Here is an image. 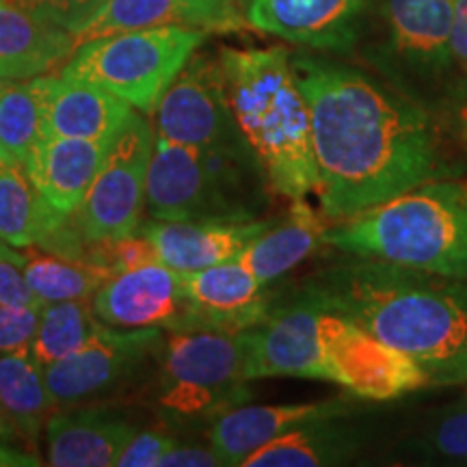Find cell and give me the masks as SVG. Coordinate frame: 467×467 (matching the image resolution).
<instances>
[{"label":"cell","mask_w":467,"mask_h":467,"mask_svg":"<svg viewBox=\"0 0 467 467\" xmlns=\"http://www.w3.org/2000/svg\"><path fill=\"white\" fill-rule=\"evenodd\" d=\"M290 61L309 110L314 195L331 223L465 171L437 110L344 63L312 55Z\"/></svg>","instance_id":"1"},{"label":"cell","mask_w":467,"mask_h":467,"mask_svg":"<svg viewBox=\"0 0 467 467\" xmlns=\"http://www.w3.org/2000/svg\"><path fill=\"white\" fill-rule=\"evenodd\" d=\"M303 285L327 309L416 359L431 385L467 383V279L347 255Z\"/></svg>","instance_id":"2"},{"label":"cell","mask_w":467,"mask_h":467,"mask_svg":"<svg viewBox=\"0 0 467 467\" xmlns=\"http://www.w3.org/2000/svg\"><path fill=\"white\" fill-rule=\"evenodd\" d=\"M227 98L249 148L275 195L301 200L318 189L312 126L296 85L292 52L271 48H221Z\"/></svg>","instance_id":"3"},{"label":"cell","mask_w":467,"mask_h":467,"mask_svg":"<svg viewBox=\"0 0 467 467\" xmlns=\"http://www.w3.org/2000/svg\"><path fill=\"white\" fill-rule=\"evenodd\" d=\"M325 244L435 275L467 279V184L433 180L327 230Z\"/></svg>","instance_id":"4"},{"label":"cell","mask_w":467,"mask_h":467,"mask_svg":"<svg viewBox=\"0 0 467 467\" xmlns=\"http://www.w3.org/2000/svg\"><path fill=\"white\" fill-rule=\"evenodd\" d=\"M265 169L254 151L202 150L156 139L145 210L162 221H255L268 202Z\"/></svg>","instance_id":"5"},{"label":"cell","mask_w":467,"mask_h":467,"mask_svg":"<svg viewBox=\"0 0 467 467\" xmlns=\"http://www.w3.org/2000/svg\"><path fill=\"white\" fill-rule=\"evenodd\" d=\"M208 33L159 26L110 33L76 46L58 76L102 87L143 115H154L175 76Z\"/></svg>","instance_id":"6"},{"label":"cell","mask_w":467,"mask_h":467,"mask_svg":"<svg viewBox=\"0 0 467 467\" xmlns=\"http://www.w3.org/2000/svg\"><path fill=\"white\" fill-rule=\"evenodd\" d=\"M159 361V409L182 424H213L251 399L243 334L167 331Z\"/></svg>","instance_id":"7"},{"label":"cell","mask_w":467,"mask_h":467,"mask_svg":"<svg viewBox=\"0 0 467 467\" xmlns=\"http://www.w3.org/2000/svg\"><path fill=\"white\" fill-rule=\"evenodd\" d=\"M452 0H385L388 48L400 91L424 107L448 113L454 100Z\"/></svg>","instance_id":"8"},{"label":"cell","mask_w":467,"mask_h":467,"mask_svg":"<svg viewBox=\"0 0 467 467\" xmlns=\"http://www.w3.org/2000/svg\"><path fill=\"white\" fill-rule=\"evenodd\" d=\"M156 132L132 110L110 143L107 161L72 214L87 243H109L139 232L145 213L148 169Z\"/></svg>","instance_id":"9"},{"label":"cell","mask_w":467,"mask_h":467,"mask_svg":"<svg viewBox=\"0 0 467 467\" xmlns=\"http://www.w3.org/2000/svg\"><path fill=\"white\" fill-rule=\"evenodd\" d=\"M165 329H119L107 325L83 348L44 368L55 407H74L119 392L159 364Z\"/></svg>","instance_id":"10"},{"label":"cell","mask_w":467,"mask_h":467,"mask_svg":"<svg viewBox=\"0 0 467 467\" xmlns=\"http://www.w3.org/2000/svg\"><path fill=\"white\" fill-rule=\"evenodd\" d=\"M156 139L202 150L254 151L227 98L219 55L195 52L154 110Z\"/></svg>","instance_id":"11"},{"label":"cell","mask_w":467,"mask_h":467,"mask_svg":"<svg viewBox=\"0 0 467 467\" xmlns=\"http://www.w3.org/2000/svg\"><path fill=\"white\" fill-rule=\"evenodd\" d=\"M320 337L331 368V383L342 385L359 399L394 400L431 388L429 377L416 359L325 306L320 314Z\"/></svg>","instance_id":"12"},{"label":"cell","mask_w":467,"mask_h":467,"mask_svg":"<svg viewBox=\"0 0 467 467\" xmlns=\"http://www.w3.org/2000/svg\"><path fill=\"white\" fill-rule=\"evenodd\" d=\"M320 301L301 285L288 301L273 303L260 325L243 331L244 375L249 381L268 377L331 381L320 337Z\"/></svg>","instance_id":"13"},{"label":"cell","mask_w":467,"mask_h":467,"mask_svg":"<svg viewBox=\"0 0 467 467\" xmlns=\"http://www.w3.org/2000/svg\"><path fill=\"white\" fill-rule=\"evenodd\" d=\"M91 307L104 325L119 329L159 327L182 331L189 299L182 275L154 260L117 273L91 296Z\"/></svg>","instance_id":"14"},{"label":"cell","mask_w":467,"mask_h":467,"mask_svg":"<svg viewBox=\"0 0 467 467\" xmlns=\"http://www.w3.org/2000/svg\"><path fill=\"white\" fill-rule=\"evenodd\" d=\"M180 275L189 299L182 331L243 334L260 325L275 303L268 284L251 275L238 260Z\"/></svg>","instance_id":"15"},{"label":"cell","mask_w":467,"mask_h":467,"mask_svg":"<svg viewBox=\"0 0 467 467\" xmlns=\"http://www.w3.org/2000/svg\"><path fill=\"white\" fill-rule=\"evenodd\" d=\"M366 0H247L244 20L255 31L317 50L355 44Z\"/></svg>","instance_id":"16"},{"label":"cell","mask_w":467,"mask_h":467,"mask_svg":"<svg viewBox=\"0 0 467 467\" xmlns=\"http://www.w3.org/2000/svg\"><path fill=\"white\" fill-rule=\"evenodd\" d=\"M180 26L203 33H241L247 20L236 0H107L76 42L139 28Z\"/></svg>","instance_id":"17"},{"label":"cell","mask_w":467,"mask_h":467,"mask_svg":"<svg viewBox=\"0 0 467 467\" xmlns=\"http://www.w3.org/2000/svg\"><path fill=\"white\" fill-rule=\"evenodd\" d=\"M44 134L113 141L132 107L102 87L63 76H35Z\"/></svg>","instance_id":"18"},{"label":"cell","mask_w":467,"mask_h":467,"mask_svg":"<svg viewBox=\"0 0 467 467\" xmlns=\"http://www.w3.org/2000/svg\"><path fill=\"white\" fill-rule=\"evenodd\" d=\"M350 399H329L292 405H238L227 409L210 424V446L221 465H243V461L265 443L296 426L329 416H348Z\"/></svg>","instance_id":"19"},{"label":"cell","mask_w":467,"mask_h":467,"mask_svg":"<svg viewBox=\"0 0 467 467\" xmlns=\"http://www.w3.org/2000/svg\"><path fill=\"white\" fill-rule=\"evenodd\" d=\"M271 221H162L150 219L139 225L156 258L178 273H192L236 260L251 238Z\"/></svg>","instance_id":"20"},{"label":"cell","mask_w":467,"mask_h":467,"mask_svg":"<svg viewBox=\"0 0 467 467\" xmlns=\"http://www.w3.org/2000/svg\"><path fill=\"white\" fill-rule=\"evenodd\" d=\"M110 143L44 134L25 162L26 173L57 213L74 214L107 161Z\"/></svg>","instance_id":"21"},{"label":"cell","mask_w":467,"mask_h":467,"mask_svg":"<svg viewBox=\"0 0 467 467\" xmlns=\"http://www.w3.org/2000/svg\"><path fill=\"white\" fill-rule=\"evenodd\" d=\"M137 429L110 409H76L46 422V463L52 467H110Z\"/></svg>","instance_id":"22"},{"label":"cell","mask_w":467,"mask_h":467,"mask_svg":"<svg viewBox=\"0 0 467 467\" xmlns=\"http://www.w3.org/2000/svg\"><path fill=\"white\" fill-rule=\"evenodd\" d=\"M329 227L331 221L309 206L306 197L290 200L288 213L251 238L236 260L262 284L271 285L325 244Z\"/></svg>","instance_id":"23"},{"label":"cell","mask_w":467,"mask_h":467,"mask_svg":"<svg viewBox=\"0 0 467 467\" xmlns=\"http://www.w3.org/2000/svg\"><path fill=\"white\" fill-rule=\"evenodd\" d=\"M76 37L63 28L46 25L11 0H0V76L28 80L50 74L72 55Z\"/></svg>","instance_id":"24"},{"label":"cell","mask_w":467,"mask_h":467,"mask_svg":"<svg viewBox=\"0 0 467 467\" xmlns=\"http://www.w3.org/2000/svg\"><path fill=\"white\" fill-rule=\"evenodd\" d=\"M361 435L347 416L312 420L265 443L243 467H318L348 463L361 448Z\"/></svg>","instance_id":"25"},{"label":"cell","mask_w":467,"mask_h":467,"mask_svg":"<svg viewBox=\"0 0 467 467\" xmlns=\"http://www.w3.org/2000/svg\"><path fill=\"white\" fill-rule=\"evenodd\" d=\"M67 217L39 195L22 162L0 159V241L31 249Z\"/></svg>","instance_id":"26"},{"label":"cell","mask_w":467,"mask_h":467,"mask_svg":"<svg viewBox=\"0 0 467 467\" xmlns=\"http://www.w3.org/2000/svg\"><path fill=\"white\" fill-rule=\"evenodd\" d=\"M0 405L26 446L37 443L55 400L31 347L0 353Z\"/></svg>","instance_id":"27"},{"label":"cell","mask_w":467,"mask_h":467,"mask_svg":"<svg viewBox=\"0 0 467 467\" xmlns=\"http://www.w3.org/2000/svg\"><path fill=\"white\" fill-rule=\"evenodd\" d=\"M25 255L22 271L28 288L42 306L58 301H89L113 277L109 268L96 262L63 258L39 247H31Z\"/></svg>","instance_id":"28"},{"label":"cell","mask_w":467,"mask_h":467,"mask_svg":"<svg viewBox=\"0 0 467 467\" xmlns=\"http://www.w3.org/2000/svg\"><path fill=\"white\" fill-rule=\"evenodd\" d=\"M93 312L91 301L46 303L39 309V323L31 350L44 368L83 348L104 329Z\"/></svg>","instance_id":"29"},{"label":"cell","mask_w":467,"mask_h":467,"mask_svg":"<svg viewBox=\"0 0 467 467\" xmlns=\"http://www.w3.org/2000/svg\"><path fill=\"white\" fill-rule=\"evenodd\" d=\"M44 137L42 109L33 78L0 85V159L25 162Z\"/></svg>","instance_id":"30"},{"label":"cell","mask_w":467,"mask_h":467,"mask_svg":"<svg viewBox=\"0 0 467 467\" xmlns=\"http://www.w3.org/2000/svg\"><path fill=\"white\" fill-rule=\"evenodd\" d=\"M46 25L58 26L74 37L98 16L107 0H11Z\"/></svg>","instance_id":"31"},{"label":"cell","mask_w":467,"mask_h":467,"mask_svg":"<svg viewBox=\"0 0 467 467\" xmlns=\"http://www.w3.org/2000/svg\"><path fill=\"white\" fill-rule=\"evenodd\" d=\"M422 443L426 451L437 457L467 463V399L441 413V418L426 433Z\"/></svg>","instance_id":"32"},{"label":"cell","mask_w":467,"mask_h":467,"mask_svg":"<svg viewBox=\"0 0 467 467\" xmlns=\"http://www.w3.org/2000/svg\"><path fill=\"white\" fill-rule=\"evenodd\" d=\"M178 443V440L161 431H137L121 451L119 467H159L162 454Z\"/></svg>","instance_id":"33"},{"label":"cell","mask_w":467,"mask_h":467,"mask_svg":"<svg viewBox=\"0 0 467 467\" xmlns=\"http://www.w3.org/2000/svg\"><path fill=\"white\" fill-rule=\"evenodd\" d=\"M39 323V309L0 306V353L31 347Z\"/></svg>","instance_id":"34"},{"label":"cell","mask_w":467,"mask_h":467,"mask_svg":"<svg viewBox=\"0 0 467 467\" xmlns=\"http://www.w3.org/2000/svg\"><path fill=\"white\" fill-rule=\"evenodd\" d=\"M22 266V262L0 258V306L42 309V303L28 288Z\"/></svg>","instance_id":"35"},{"label":"cell","mask_w":467,"mask_h":467,"mask_svg":"<svg viewBox=\"0 0 467 467\" xmlns=\"http://www.w3.org/2000/svg\"><path fill=\"white\" fill-rule=\"evenodd\" d=\"M221 465L213 446L203 448L197 443H175L171 451L162 454L159 467H214Z\"/></svg>","instance_id":"36"},{"label":"cell","mask_w":467,"mask_h":467,"mask_svg":"<svg viewBox=\"0 0 467 467\" xmlns=\"http://www.w3.org/2000/svg\"><path fill=\"white\" fill-rule=\"evenodd\" d=\"M452 57L457 72L467 87V0H452Z\"/></svg>","instance_id":"37"},{"label":"cell","mask_w":467,"mask_h":467,"mask_svg":"<svg viewBox=\"0 0 467 467\" xmlns=\"http://www.w3.org/2000/svg\"><path fill=\"white\" fill-rule=\"evenodd\" d=\"M44 465L37 452H31L22 446V441L0 440V467H31Z\"/></svg>","instance_id":"38"},{"label":"cell","mask_w":467,"mask_h":467,"mask_svg":"<svg viewBox=\"0 0 467 467\" xmlns=\"http://www.w3.org/2000/svg\"><path fill=\"white\" fill-rule=\"evenodd\" d=\"M0 440H14V441H22L25 443V440H22L20 435H17L16 426L11 424V420L7 413H5L3 405H0Z\"/></svg>","instance_id":"39"},{"label":"cell","mask_w":467,"mask_h":467,"mask_svg":"<svg viewBox=\"0 0 467 467\" xmlns=\"http://www.w3.org/2000/svg\"><path fill=\"white\" fill-rule=\"evenodd\" d=\"M0 258H9V260L22 262V265H25L26 255H25V254H20V251L14 249V247H9L7 243H3V241H0Z\"/></svg>","instance_id":"40"},{"label":"cell","mask_w":467,"mask_h":467,"mask_svg":"<svg viewBox=\"0 0 467 467\" xmlns=\"http://www.w3.org/2000/svg\"><path fill=\"white\" fill-rule=\"evenodd\" d=\"M236 3H238V5H241V7H243V5H244V3H247V0H236Z\"/></svg>","instance_id":"41"},{"label":"cell","mask_w":467,"mask_h":467,"mask_svg":"<svg viewBox=\"0 0 467 467\" xmlns=\"http://www.w3.org/2000/svg\"><path fill=\"white\" fill-rule=\"evenodd\" d=\"M5 80H7V78H3V76H0V85H3V83H5Z\"/></svg>","instance_id":"42"}]
</instances>
